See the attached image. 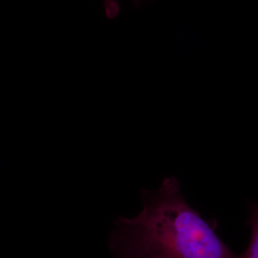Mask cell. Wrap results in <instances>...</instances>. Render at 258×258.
I'll return each mask as SVG.
<instances>
[{"mask_svg":"<svg viewBox=\"0 0 258 258\" xmlns=\"http://www.w3.org/2000/svg\"><path fill=\"white\" fill-rule=\"evenodd\" d=\"M143 210L115 221L113 247L121 258H239L185 200L174 176L142 190Z\"/></svg>","mask_w":258,"mask_h":258,"instance_id":"obj_1","label":"cell"},{"mask_svg":"<svg viewBox=\"0 0 258 258\" xmlns=\"http://www.w3.org/2000/svg\"><path fill=\"white\" fill-rule=\"evenodd\" d=\"M249 217L247 224L251 227L252 234L248 249L239 258H258V204L250 205Z\"/></svg>","mask_w":258,"mask_h":258,"instance_id":"obj_2","label":"cell"},{"mask_svg":"<svg viewBox=\"0 0 258 258\" xmlns=\"http://www.w3.org/2000/svg\"><path fill=\"white\" fill-rule=\"evenodd\" d=\"M144 0H132L134 5L138 7ZM105 15L108 19L115 18L119 15L120 6L118 0H103Z\"/></svg>","mask_w":258,"mask_h":258,"instance_id":"obj_3","label":"cell"}]
</instances>
